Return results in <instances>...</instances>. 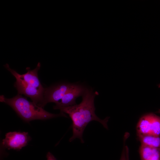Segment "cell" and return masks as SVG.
<instances>
[{
  "label": "cell",
  "mask_w": 160,
  "mask_h": 160,
  "mask_svg": "<svg viewBox=\"0 0 160 160\" xmlns=\"http://www.w3.org/2000/svg\"><path fill=\"white\" fill-rule=\"evenodd\" d=\"M138 135H145L151 134L150 114L148 113L141 117L137 126Z\"/></svg>",
  "instance_id": "cell-8"
},
{
  "label": "cell",
  "mask_w": 160,
  "mask_h": 160,
  "mask_svg": "<svg viewBox=\"0 0 160 160\" xmlns=\"http://www.w3.org/2000/svg\"><path fill=\"white\" fill-rule=\"evenodd\" d=\"M120 160H129L128 150H123Z\"/></svg>",
  "instance_id": "cell-11"
},
{
  "label": "cell",
  "mask_w": 160,
  "mask_h": 160,
  "mask_svg": "<svg viewBox=\"0 0 160 160\" xmlns=\"http://www.w3.org/2000/svg\"><path fill=\"white\" fill-rule=\"evenodd\" d=\"M88 87L84 84L75 83L74 86L64 95L61 100L53 106L54 109L71 106L76 104L77 98L82 96L86 92Z\"/></svg>",
  "instance_id": "cell-6"
},
{
  "label": "cell",
  "mask_w": 160,
  "mask_h": 160,
  "mask_svg": "<svg viewBox=\"0 0 160 160\" xmlns=\"http://www.w3.org/2000/svg\"><path fill=\"white\" fill-rule=\"evenodd\" d=\"M151 121V135L159 136L160 135V117L150 113Z\"/></svg>",
  "instance_id": "cell-10"
},
{
  "label": "cell",
  "mask_w": 160,
  "mask_h": 160,
  "mask_svg": "<svg viewBox=\"0 0 160 160\" xmlns=\"http://www.w3.org/2000/svg\"><path fill=\"white\" fill-rule=\"evenodd\" d=\"M158 113H160V109L157 112Z\"/></svg>",
  "instance_id": "cell-13"
},
{
  "label": "cell",
  "mask_w": 160,
  "mask_h": 160,
  "mask_svg": "<svg viewBox=\"0 0 160 160\" xmlns=\"http://www.w3.org/2000/svg\"><path fill=\"white\" fill-rule=\"evenodd\" d=\"M31 140L27 132H10L5 135L2 140L4 147L9 150H20L25 146Z\"/></svg>",
  "instance_id": "cell-5"
},
{
  "label": "cell",
  "mask_w": 160,
  "mask_h": 160,
  "mask_svg": "<svg viewBox=\"0 0 160 160\" xmlns=\"http://www.w3.org/2000/svg\"><path fill=\"white\" fill-rule=\"evenodd\" d=\"M98 95L97 92L94 91L91 88L88 87L82 96V100L79 104L61 107L58 109L60 110L61 112L68 114L72 121L71 127L73 135L69 139L70 142L78 138L81 143H84V131L87 125L92 121H97L105 128L108 129L107 123L108 117L101 119L97 116L95 113L94 100L95 97Z\"/></svg>",
  "instance_id": "cell-1"
},
{
  "label": "cell",
  "mask_w": 160,
  "mask_h": 160,
  "mask_svg": "<svg viewBox=\"0 0 160 160\" xmlns=\"http://www.w3.org/2000/svg\"><path fill=\"white\" fill-rule=\"evenodd\" d=\"M0 101L11 107L18 115L27 122L36 120H46L60 116L67 117L64 113L53 114L45 111L42 107L28 101L21 95L17 94L11 98L4 95L0 97Z\"/></svg>",
  "instance_id": "cell-3"
},
{
  "label": "cell",
  "mask_w": 160,
  "mask_h": 160,
  "mask_svg": "<svg viewBox=\"0 0 160 160\" xmlns=\"http://www.w3.org/2000/svg\"><path fill=\"white\" fill-rule=\"evenodd\" d=\"M141 145L160 149V137L151 135H139Z\"/></svg>",
  "instance_id": "cell-9"
},
{
  "label": "cell",
  "mask_w": 160,
  "mask_h": 160,
  "mask_svg": "<svg viewBox=\"0 0 160 160\" xmlns=\"http://www.w3.org/2000/svg\"><path fill=\"white\" fill-rule=\"evenodd\" d=\"M4 66L16 79L14 86L17 89L18 94L24 95L30 98L32 102L41 107L45 88L41 84L38 76V72L41 66L40 63H39L36 68L33 70L27 68V72L23 74L11 68L7 64Z\"/></svg>",
  "instance_id": "cell-2"
},
{
  "label": "cell",
  "mask_w": 160,
  "mask_h": 160,
  "mask_svg": "<svg viewBox=\"0 0 160 160\" xmlns=\"http://www.w3.org/2000/svg\"><path fill=\"white\" fill-rule=\"evenodd\" d=\"M75 83L67 82L60 83L45 88L41 107L43 108L48 103H58Z\"/></svg>",
  "instance_id": "cell-4"
},
{
  "label": "cell",
  "mask_w": 160,
  "mask_h": 160,
  "mask_svg": "<svg viewBox=\"0 0 160 160\" xmlns=\"http://www.w3.org/2000/svg\"><path fill=\"white\" fill-rule=\"evenodd\" d=\"M140 153L142 160H160V149L141 145Z\"/></svg>",
  "instance_id": "cell-7"
},
{
  "label": "cell",
  "mask_w": 160,
  "mask_h": 160,
  "mask_svg": "<svg viewBox=\"0 0 160 160\" xmlns=\"http://www.w3.org/2000/svg\"><path fill=\"white\" fill-rule=\"evenodd\" d=\"M47 160H57L54 155L50 152H48L46 156Z\"/></svg>",
  "instance_id": "cell-12"
}]
</instances>
